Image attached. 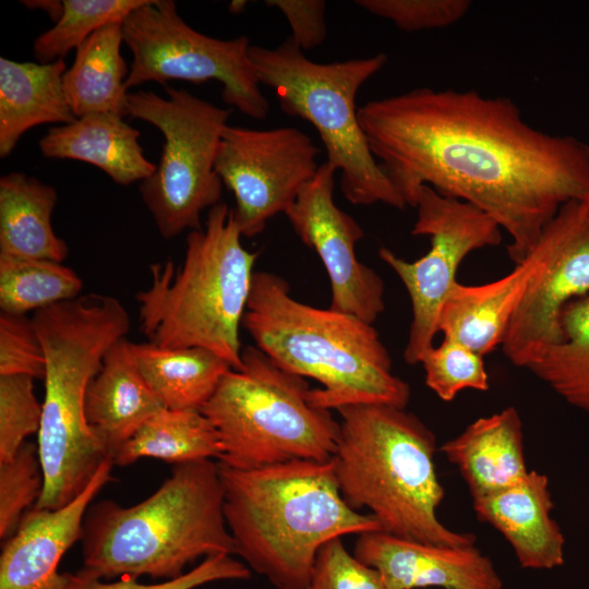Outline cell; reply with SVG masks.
I'll use <instances>...</instances> for the list:
<instances>
[{
  "label": "cell",
  "instance_id": "obj_18",
  "mask_svg": "<svg viewBox=\"0 0 589 589\" xmlns=\"http://www.w3.org/2000/svg\"><path fill=\"white\" fill-rule=\"evenodd\" d=\"M472 501L478 519L503 534L521 567L564 564L565 538L551 516L554 504L545 474L529 470L516 484Z\"/></svg>",
  "mask_w": 589,
  "mask_h": 589
},
{
  "label": "cell",
  "instance_id": "obj_8",
  "mask_svg": "<svg viewBox=\"0 0 589 589\" xmlns=\"http://www.w3.org/2000/svg\"><path fill=\"white\" fill-rule=\"evenodd\" d=\"M249 56L260 84L275 91L280 109L309 121L340 172V190L354 205H407L373 156L361 128L356 98L360 87L388 61L386 53L318 63L289 36L273 48L251 45Z\"/></svg>",
  "mask_w": 589,
  "mask_h": 589
},
{
  "label": "cell",
  "instance_id": "obj_10",
  "mask_svg": "<svg viewBox=\"0 0 589 589\" xmlns=\"http://www.w3.org/2000/svg\"><path fill=\"white\" fill-rule=\"evenodd\" d=\"M125 112L157 128L165 140L155 171L140 184L159 233L171 239L202 229V213L220 203L224 184L215 160L231 110L167 87L166 97L129 93Z\"/></svg>",
  "mask_w": 589,
  "mask_h": 589
},
{
  "label": "cell",
  "instance_id": "obj_33",
  "mask_svg": "<svg viewBox=\"0 0 589 589\" xmlns=\"http://www.w3.org/2000/svg\"><path fill=\"white\" fill-rule=\"evenodd\" d=\"M33 381L24 375L0 376V462L12 459L26 437L39 431L43 409Z\"/></svg>",
  "mask_w": 589,
  "mask_h": 589
},
{
  "label": "cell",
  "instance_id": "obj_30",
  "mask_svg": "<svg viewBox=\"0 0 589 589\" xmlns=\"http://www.w3.org/2000/svg\"><path fill=\"white\" fill-rule=\"evenodd\" d=\"M147 0H63L59 20L33 44L39 63L63 59L101 27L123 22Z\"/></svg>",
  "mask_w": 589,
  "mask_h": 589
},
{
  "label": "cell",
  "instance_id": "obj_12",
  "mask_svg": "<svg viewBox=\"0 0 589 589\" xmlns=\"http://www.w3.org/2000/svg\"><path fill=\"white\" fill-rule=\"evenodd\" d=\"M416 208L411 235L430 237L426 254L409 262L388 248L378 249L381 260L399 277L411 301L412 321L404 350L408 364L420 363L434 346L441 308L457 283V269L465 257L502 241V229L489 215L431 187H422Z\"/></svg>",
  "mask_w": 589,
  "mask_h": 589
},
{
  "label": "cell",
  "instance_id": "obj_17",
  "mask_svg": "<svg viewBox=\"0 0 589 589\" xmlns=\"http://www.w3.org/2000/svg\"><path fill=\"white\" fill-rule=\"evenodd\" d=\"M353 555L382 575L388 589H502L492 561L474 545L452 546L384 531L359 534Z\"/></svg>",
  "mask_w": 589,
  "mask_h": 589
},
{
  "label": "cell",
  "instance_id": "obj_35",
  "mask_svg": "<svg viewBox=\"0 0 589 589\" xmlns=\"http://www.w3.org/2000/svg\"><path fill=\"white\" fill-rule=\"evenodd\" d=\"M354 4L408 33L450 26L471 8L469 0H357Z\"/></svg>",
  "mask_w": 589,
  "mask_h": 589
},
{
  "label": "cell",
  "instance_id": "obj_19",
  "mask_svg": "<svg viewBox=\"0 0 589 589\" xmlns=\"http://www.w3.org/2000/svg\"><path fill=\"white\" fill-rule=\"evenodd\" d=\"M542 261L536 244L505 276L482 285L458 281L445 299L437 328L444 337L485 356L502 345L509 322Z\"/></svg>",
  "mask_w": 589,
  "mask_h": 589
},
{
  "label": "cell",
  "instance_id": "obj_26",
  "mask_svg": "<svg viewBox=\"0 0 589 589\" xmlns=\"http://www.w3.org/2000/svg\"><path fill=\"white\" fill-rule=\"evenodd\" d=\"M122 24L106 25L88 37L63 74L64 94L76 118L96 112L127 116L130 68L121 53Z\"/></svg>",
  "mask_w": 589,
  "mask_h": 589
},
{
  "label": "cell",
  "instance_id": "obj_38",
  "mask_svg": "<svg viewBox=\"0 0 589 589\" xmlns=\"http://www.w3.org/2000/svg\"><path fill=\"white\" fill-rule=\"evenodd\" d=\"M288 21L291 38L302 51L320 46L326 38V2L323 0H268Z\"/></svg>",
  "mask_w": 589,
  "mask_h": 589
},
{
  "label": "cell",
  "instance_id": "obj_13",
  "mask_svg": "<svg viewBox=\"0 0 589 589\" xmlns=\"http://www.w3.org/2000/svg\"><path fill=\"white\" fill-rule=\"evenodd\" d=\"M317 155L312 139L292 127H226L215 170L235 196V219L242 237L260 235L271 218L287 212L315 177Z\"/></svg>",
  "mask_w": 589,
  "mask_h": 589
},
{
  "label": "cell",
  "instance_id": "obj_27",
  "mask_svg": "<svg viewBox=\"0 0 589 589\" xmlns=\"http://www.w3.org/2000/svg\"><path fill=\"white\" fill-rule=\"evenodd\" d=\"M220 456L218 435L201 411L164 408L113 453L112 460L128 466L153 457L178 465Z\"/></svg>",
  "mask_w": 589,
  "mask_h": 589
},
{
  "label": "cell",
  "instance_id": "obj_11",
  "mask_svg": "<svg viewBox=\"0 0 589 589\" xmlns=\"http://www.w3.org/2000/svg\"><path fill=\"white\" fill-rule=\"evenodd\" d=\"M122 27L123 43L132 53L128 91L147 82L216 80L226 104L252 119L267 117L271 106L250 59L247 36L220 39L200 33L180 16L172 0H147Z\"/></svg>",
  "mask_w": 589,
  "mask_h": 589
},
{
  "label": "cell",
  "instance_id": "obj_14",
  "mask_svg": "<svg viewBox=\"0 0 589 589\" xmlns=\"http://www.w3.org/2000/svg\"><path fill=\"white\" fill-rule=\"evenodd\" d=\"M536 244L541 264L501 345L512 364L526 369L563 339L566 305L589 293V195L564 204Z\"/></svg>",
  "mask_w": 589,
  "mask_h": 589
},
{
  "label": "cell",
  "instance_id": "obj_29",
  "mask_svg": "<svg viewBox=\"0 0 589 589\" xmlns=\"http://www.w3.org/2000/svg\"><path fill=\"white\" fill-rule=\"evenodd\" d=\"M83 281L62 263L0 255L1 312L25 315L80 296Z\"/></svg>",
  "mask_w": 589,
  "mask_h": 589
},
{
  "label": "cell",
  "instance_id": "obj_20",
  "mask_svg": "<svg viewBox=\"0 0 589 589\" xmlns=\"http://www.w3.org/2000/svg\"><path fill=\"white\" fill-rule=\"evenodd\" d=\"M441 450L459 470L472 500L512 486L529 472L522 422L514 407L477 419Z\"/></svg>",
  "mask_w": 589,
  "mask_h": 589
},
{
  "label": "cell",
  "instance_id": "obj_9",
  "mask_svg": "<svg viewBox=\"0 0 589 589\" xmlns=\"http://www.w3.org/2000/svg\"><path fill=\"white\" fill-rule=\"evenodd\" d=\"M241 360L201 409L219 438L218 462L254 469L332 459L339 422L311 402L304 377L280 369L256 346L243 347Z\"/></svg>",
  "mask_w": 589,
  "mask_h": 589
},
{
  "label": "cell",
  "instance_id": "obj_7",
  "mask_svg": "<svg viewBox=\"0 0 589 589\" xmlns=\"http://www.w3.org/2000/svg\"><path fill=\"white\" fill-rule=\"evenodd\" d=\"M233 208L218 203L187 237L183 263L151 265V285L136 293L141 329L164 348L206 349L242 368L239 329L257 252L248 251Z\"/></svg>",
  "mask_w": 589,
  "mask_h": 589
},
{
  "label": "cell",
  "instance_id": "obj_28",
  "mask_svg": "<svg viewBox=\"0 0 589 589\" xmlns=\"http://www.w3.org/2000/svg\"><path fill=\"white\" fill-rule=\"evenodd\" d=\"M561 324L563 339L528 370L566 402L589 412V293L566 305Z\"/></svg>",
  "mask_w": 589,
  "mask_h": 589
},
{
  "label": "cell",
  "instance_id": "obj_25",
  "mask_svg": "<svg viewBox=\"0 0 589 589\" xmlns=\"http://www.w3.org/2000/svg\"><path fill=\"white\" fill-rule=\"evenodd\" d=\"M139 373L166 409L199 410L231 370L217 354L197 347L164 348L128 342Z\"/></svg>",
  "mask_w": 589,
  "mask_h": 589
},
{
  "label": "cell",
  "instance_id": "obj_4",
  "mask_svg": "<svg viewBox=\"0 0 589 589\" xmlns=\"http://www.w3.org/2000/svg\"><path fill=\"white\" fill-rule=\"evenodd\" d=\"M32 320L46 360L37 444L44 488L35 507L58 509L112 458L87 424L85 396L107 352L129 332L130 316L115 297L88 293L38 310Z\"/></svg>",
  "mask_w": 589,
  "mask_h": 589
},
{
  "label": "cell",
  "instance_id": "obj_37",
  "mask_svg": "<svg viewBox=\"0 0 589 589\" xmlns=\"http://www.w3.org/2000/svg\"><path fill=\"white\" fill-rule=\"evenodd\" d=\"M46 360L33 320L0 313V376L45 377Z\"/></svg>",
  "mask_w": 589,
  "mask_h": 589
},
{
  "label": "cell",
  "instance_id": "obj_39",
  "mask_svg": "<svg viewBox=\"0 0 589 589\" xmlns=\"http://www.w3.org/2000/svg\"><path fill=\"white\" fill-rule=\"evenodd\" d=\"M22 4L28 9L45 11L55 23L59 20L63 9L62 1L56 0H24Z\"/></svg>",
  "mask_w": 589,
  "mask_h": 589
},
{
  "label": "cell",
  "instance_id": "obj_22",
  "mask_svg": "<svg viewBox=\"0 0 589 589\" xmlns=\"http://www.w3.org/2000/svg\"><path fill=\"white\" fill-rule=\"evenodd\" d=\"M128 342L123 338L110 348L85 396L87 424L111 457L165 408L134 365Z\"/></svg>",
  "mask_w": 589,
  "mask_h": 589
},
{
  "label": "cell",
  "instance_id": "obj_32",
  "mask_svg": "<svg viewBox=\"0 0 589 589\" xmlns=\"http://www.w3.org/2000/svg\"><path fill=\"white\" fill-rule=\"evenodd\" d=\"M44 473L37 445L25 442L17 454L0 462V538L5 540L17 528L28 507L38 501Z\"/></svg>",
  "mask_w": 589,
  "mask_h": 589
},
{
  "label": "cell",
  "instance_id": "obj_24",
  "mask_svg": "<svg viewBox=\"0 0 589 589\" xmlns=\"http://www.w3.org/2000/svg\"><path fill=\"white\" fill-rule=\"evenodd\" d=\"M57 190L22 171L0 178V255L62 263L67 242L52 228Z\"/></svg>",
  "mask_w": 589,
  "mask_h": 589
},
{
  "label": "cell",
  "instance_id": "obj_3",
  "mask_svg": "<svg viewBox=\"0 0 589 589\" xmlns=\"http://www.w3.org/2000/svg\"><path fill=\"white\" fill-rule=\"evenodd\" d=\"M242 327L280 369L322 384L310 392L318 408L406 409L410 400V386L393 373L390 354L372 324L296 300L276 274L254 272Z\"/></svg>",
  "mask_w": 589,
  "mask_h": 589
},
{
  "label": "cell",
  "instance_id": "obj_16",
  "mask_svg": "<svg viewBox=\"0 0 589 589\" xmlns=\"http://www.w3.org/2000/svg\"><path fill=\"white\" fill-rule=\"evenodd\" d=\"M106 459L85 490L58 509L32 508L4 542L0 555V589H68V573H59L63 554L81 539L85 513L108 483L113 466Z\"/></svg>",
  "mask_w": 589,
  "mask_h": 589
},
{
  "label": "cell",
  "instance_id": "obj_15",
  "mask_svg": "<svg viewBox=\"0 0 589 589\" xmlns=\"http://www.w3.org/2000/svg\"><path fill=\"white\" fill-rule=\"evenodd\" d=\"M336 171L329 163L321 164L285 215L326 269L332 288L329 308L373 324L385 310V286L381 276L356 255V244L364 231L334 201Z\"/></svg>",
  "mask_w": 589,
  "mask_h": 589
},
{
  "label": "cell",
  "instance_id": "obj_6",
  "mask_svg": "<svg viewBox=\"0 0 589 589\" xmlns=\"http://www.w3.org/2000/svg\"><path fill=\"white\" fill-rule=\"evenodd\" d=\"M333 456L342 497L371 510L382 531L414 541L474 545L472 533L437 518L445 491L436 474L434 433L413 413L386 405L339 408Z\"/></svg>",
  "mask_w": 589,
  "mask_h": 589
},
{
  "label": "cell",
  "instance_id": "obj_40",
  "mask_svg": "<svg viewBox=\"0 0 589 589\" xmlns=\"http://www.w3.org/2000/svg\"><path fill=\"white\" fill-rule=\"evenodd\" d=\"M247 3V1L240 0L231 1L229 4V11L233 14L241 13L244 10Z\"/></svg>",
  "mask_w": 589,
  "mask_h": 589
},
{
  "label": "cell",
  "instance_id": "obj_23",
  "mask_svg": "<svg viewBox=\"0 0 589 589\" xmlns=\"http://www.w3.org/2000/svg\"><path fill=\"white\" fill-rule=\"evenodd\" d=\"M63 59L51 63L0 58V156L10 155L28 130L67 124L73 115L63 89Z\"/></svg>",
  "mask_w": 589,
  "mask_h": 589
},
{
  "label": "cell",
  "instance_id": "obj_36",
  "mask_svg": "<svg viewBox=\"0 0 589 589\" xmlns=\"http://www.w3.org/2000/svg\"><path fill=\"white\" fill-rule=\"evenodd\" d=\"M306 589H388L375 568L350 554L340 538L318 551Z\"/></svg>",
  "mask_w": 589,
  "mask_h": 589
},
{
  "label": "cell",
  "instance_id": "obj_34",
  "mask_svg": "<svg viewBox=\"0 0 589 589\" xmlns=\"http://www.w3.org/2000/svg\"><path fill=\"white\" fill-rule=\"evenodd\" d=\"M250 569L230 554H217L204 558L182 576L160 584H141L133 577L105 582L82 570L68 573V589H194L218 580H242L250 577Z\"/></svg>",
  "mask_w": 589,
  "mask_h": 589
},
{
  "label": "cell",
  "instance_id": "obj_21",
  "mask_svg": "<svg viewBox=\"0 0 589 589\" xmlns=\"http://www.w3.org/2000/svg\"><path fill=\"white\" fill-rule=\"evenodd\" d=\"M123 118L96 112L51 127L39 140V151L46 158L94 165L121 185L142 182L153 175L156 165L144 155L140 131Z\"/></svg>",
  "mask_w": 589,
  "mask_h": 589
},
{
  "label": "cell",
  "instance_id": "obj_5",
  "mask_svg": "<svg viewBox=\"0 0 589 589\" xmlns=\"http://www.w3.org/2000/svg\"><path fill=\"white\" fill-rule=\"evenodd\" d=\"M83 573L175 579L200 557L235 554L224 515L218 462L175 465L147 498L130 507L111 500L89 505L82 526Z\"/></svg>",
  "mask_w": 589,
  "mask_h": 589
},
{
  "label": "cell",
  "instance_id": "obj_1",
  "mask_svg": "<svg viewBox=\"0 0 589 589\" xmlns=\"http://www.w3.org/2000/svg\"><path fill=\"white\" fill-rule=\"evenodd\" d=\"M358 117L407 206L424 185L472 204L508 233L515 264L564 204L589 195V145L532 127L510 98L419 87L371 100Z\"/></svg>",
  "mask_w": 589,
  "mask_h": 589
},
{
  "label": "cell",
  "instance_id": "obj_2",
  "mask_svg": "<svg viewBox=\"0 0 589 589\" xmlns=\"http://www.w3.org/2000/svg\"><path fill=\"white\" fill-rule=\"evenodd\" d=\"M218 465L235 554L278 589H306L316 555L329 540L382 531L373 515L345 501L333 458L254 469Z\"/></svg>",
  "mask_w": 589,
  "mask_h": 589
},
{
  "label": "cell",
  "instance_id": "obj_31",
  "mask_svg": "<svg viewBox=\"0 0 589 589\" xmlns=\"http://www.w3.org/2000/svg\"><path fill=\"white\" fill-rule=\"evenodd\" d=\"M425 385L444 401H452L465 389L486 392L489 375L483 357L460 342L443 337L421 359Z\"/></svg>",
  "mask_w": 589,
  "mask_h": 589
}]
</instances>
